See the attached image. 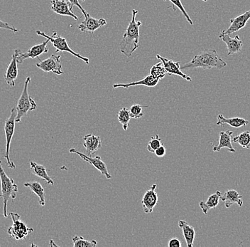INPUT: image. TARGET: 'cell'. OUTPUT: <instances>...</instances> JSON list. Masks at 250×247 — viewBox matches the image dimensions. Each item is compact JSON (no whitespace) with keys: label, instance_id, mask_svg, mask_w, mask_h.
I'll return each mask as SVG.
<instances>
[{"label":"cell","instance_id":"obj_1","mask_svg":"<svg viewBox=\"0 0 250 247\" xmlns=\"http://www.w3.org/2000/svg\"><path fill=\"white\" fill-rule=\"evenodd\" d=\"M227 66V63L219 56L216 50L206 49L195 55L190 62L180 67L181 71L185 69H193L201 68L203 69L218 68L222 69Z\"/></svg>","mask_w":250,"mask_h":247},{"label":"cell","instance_id":"obj_2","mask_svg":"<svg viewBox=\"0 0 250 247\" xmlns=\"http://www.w3.org/2000/svg\"><path fill=\"white\" fill-rule=\"evenodd\" d=\"M132 20L120 44V51L127 57H130L139 47L140 27L142 25L140 21L136 22V16L138 14V11L132 9Z\"/></svg>","mask_w":250,"mask_h":247},{"label":"cell","instance_id":"obj_3","mask_svg":"<svg viewBox=\"0 0 250 247\" xmlns=\"http://www.w3.org/2000/svg\"><path fill=\"white\" fill-rule=\"evenodd\" d=\"M0 180H1V198H3V215L8 217L7 204L10 200H15L18 192V186L15 180L6 174L0 159Z\"/></svg>","mask_w":250,"mask_h":247},{"label":"cell","instance_id":"obj_4","mask_svg":"<svg viewBox=\"0 0 250 247\" xmlns=\"http://www.w3.org/2000/svg\"><path fill=\"white\" fill-rule=\"evenodd\" d=\"M31 81V79L29 76H27L25 80L22 93L16 106V110L17 112L16 123H21V118L27 115L29 112H32L37 109V105L36 104V101L29 96V91H28L29 84H30Z\"/></svg>","mask_w":250,"mask_h":247},{"label":"cell","instance_id":"obj_5","mask_svg":"<svg viewBox=\"0 0 250 247\" xmlns=\"http://www.w3.org/2000/svg\"><path fill=\"white\" fill-rule=\"evenodd\" d=\"M37 34L41 37H45L47 40L51 42L52 43L53 46L56 48V52H59V51H62V52H68L71 54L72 55L76 56L79 59L83 61L86 64H89V59L87 57H84L82 56L79 53L75 52L74 51L70 48L69 45H68V42L65 40L64 37L62 36L59 35L56 32H54L52 36H48V34H45L44 32H42V31L37 30Z\"/></svg>","mask_w":250,"mask_h":247},{"label":"cell","instance_id":"obj_6","mask_svg":"<svg viewBox=\"0 0 250 247\" xmlns=\"http://www.w3.org/2000/svg\"><path fill=\"white\" fill-rule=\"evenodd\" d=\"M17 115V110H16V108H14L11 110L10 115L5 120V123H4V133H5L6 136V153L4 158L6 159L7 166L12 169L16 168L15 164L10 159V146L12 137L15 134Z\"/></svg>","mask_w":250,"mask_h":247},{"label":"cell","instance_id":"obj_7","mask_svg":"<svg viewBox=\"0 0 250 247\" xmlns=\"http://www.w3.org/2000/svg\"><path fill=\"white\" fill-rule=\"evenodd\" d=\"M10 217L12 220V225L8 229V234L16 240H22L34 231L33 228H29L24 223L21 221L20 215L12 212Z\"/></svg>","mask_w":250,"mask_h":247},{"label":"cell","instance_id":"obj_8","mask_svg":"<svg viewBox=\"0 0 250 247\" xmlns=\"http://www.w3.org/2000/svg\"><path fill=\"white\" fill-rule=\"evenodd\" d=\"M39 62L36 64L37 68L44 72H53L55 74L62 75L64 72L62 71L61 56L52 54L46 60H41L37 58Z\"/></svg>","mask_w":250,"mask_h":247},{"label":"cell","instance_id":"obj_9","mask_svg":"<svg viewBox=\"0 0 250 247\" xmlns=\"http://www.w3.org/2000/svg\"><path fill=\"white\" fill-rule=\"evenodd\" d=\"M69 152L70 153L77 154L81 159H83L85 162H88L89 164L93 165L98 171L101 172L102 175H104L107 179H111L112 178V176L109 174L107 165L104 163V161L102 159L101 156H96V157H93L91 156H88L86 154H84V153H81V152L75 149V148H71V149H70Z\"/></svg>","mask_w":250,"mask_h":247},{"label":"cell","instance_id":"obj_10","mask_svg":"<svg viewBox=\"0 0 250 247\" xmlns=\"http://www.w3.org/2000/svg\"><path fill=\"white\" fill-rule=\"evenodd\" d=\"M49 41L47 40L45 42H42V44L34 45L31 46L30 49L26 53L20 52L17 57V64H22L26 59H36L38 58L39 56L42 55L45 53H48L49 51V48L48 47V43Z\"/></svg>","mask_w":250,"mask_h":247},{"label":"cell","instance_id":"obj_11","mask_svg":"<svg viewBox=\"0 0 250 247\" xmlns=\"http://www.w3.org/2000/svg\"><path fill=\"white\" fill-rule=\"evenodd\" d=\"M157 184H154L145 192L142 200V207L146 214L152 213L158 202V195L156 191Z\"/></svg>","mask_w":250,"mask_h":247},{"label":"cell","instance_id":"obj_12","mask_svg":"<svg viewBox=\"0 0 250 247\" xmlns=\"http://www.w3.org/2000/svg\"><path fill=\"white\" fill-rule=\"evenodd\" d=\"M156 58L163 64L164 68H165L166 71H167V75L171 76V75H176L178 76H181L183 79L187 80L188 81H192L191 78L188 75L185 74L181 68H180V63L179 62H173L171 59H167L164 58L163 56L156 55Z\"/></svg>","mask_w":250,"mask_h":247},{"label":"cell","instance_id":"obj_13","mask_svg":"<svg viewBox=\"0 0 250 247\" xmlns=\"http://www.w3.org/2000/svg\"><path fill=\"white\" fill-rule=\"evenodd\" d=\"M51 10L57 15L62 16L73 17L75 20H78V17L73 13V5L68 0H52L51 1Z\"/></svg>","mask_w":250,"mask_h":247},{"label":"cell","instance_id":"obj_14","mask_svg":"<svg viewBox=\"0 0 250 247\" xmlns=\"http://www.w3.org/2000/svg\"><path fill=\"white\" fill-rule=\"evenodd\" d=\"M219 38L226 43L228 48V55H232L240 52L243 46V42L240 40L239 35H236L234 38H231L229 34H225L223 30L219 35Z\"/></svg>","mask_w":250,"mask_h":247},{"label":"cell","instance_id":"obj_15","mask_svg":"<svg viewBox=\"0 0 250 247\" xmlns=\"http://www.w3.org/2000/svg\"><path fill=\"white\" fill-rule=\"evenodd\" d=\"M21 50L15 49L12 54V60L8 66L7 70L4 73V80L8 85L15 87V81L18 76V67H17V57L21 52Z\"/></svg>","mask_w":250,"mask_h":247},{"label":"cell","instance_id":"obj_16","mask_svg":"<svg viewBox=\"0 0 250 247\" xmlns=\"http://www.w3.org/2000/svg\"><path fill=\"white\" fill-rule=\"evenodd\" d=\"M85 18V20L78 26V29L81 32L93 33L97 29L107 24V22L104 19L101 18L98 20V19L93 18L89 13L87 14V16Z\"/></svg>","mask_w":250,"mask_h":247},{"label":"cell","instance_id":"obj_17","mask_svg":"<svg viewBox=\"0 0 250 247\" xmlns=\"http://www.w3.org/2000/svg\"><path fill=\"white\" fill-rule=\"evenodd\" d=\"M250 19V9L247 11L245 13L239 15V16L234 17L229 20V26L227 30H223L225 34H230L234 32H238L242 28L246 26L247 23Z\"/></svg>","mask_w":250,"mask_h":247},{"label":"cell","instance_id":"obj_18","mask_svg":"<svg viewBox=\"0 0 250 247\" xmlns=\"http://www.w3.org/2000/svg\"><path fill=\"white\" fill-rule=\"evenodd\" d=\"M83 146L85 148L87 156H92L102 148V140L100 136L93 134H87L83 137Z\"/></svg>","mask_w":250,"mask_h":247},{"label":"cell","instance_id":"obj_19","mask_svg":"<svg viewBox=\"0 0 250 247\" xmlns=\"http://www.w3.org/2000/svg\"><path fill=\"white\" fill-rule=\"evenodd\" d=\"M233 132L231 131H221L218 144L213 147L214 152H219L222 148H228L231 153H235V149L232 145V137Z\"/></svg>","mask_w":250,"mask_h":247},{"label":"cell","instance_id":"obj_20","mask_svg":"<svg viewBox=\"0 0 250 247\" xmlns=\"http://www.w3.org/2000/svg\"><path fill=\"white\" fill-rule=\"evenodd\" d=\"M220 200L224 202L226 208H229L232 204H238L242 207L243 204L242 196L238 192L234 190H228L220 197Z\"/></svg>","mask_w":250,"mask_h":247},{"label":"cell","instance_id":"obj_21","mask_svg":"<svg viewBox=\"0 0 250 247\" xmlns=\"http://www.w3.org/2000/svg\"><path fill=\"white\" fill-rule=\"evenodd\" d=\"M159 79H156L154 76L151 75H148L146 76L145 79L140 80L138 81H134V82L128 83V84H115L112 86L114 89L117 88H125L129 89L132 87H135V86L142 85L145 86L147 87H154L157 85L159 83Z\"/></svg>","mask_w":250,"mask_h":247},{"label":"cell","instance_id":"obj_22","mask_svg":"<svg viewBox=\"0 0 250 247\" xmlns=\"http://www.w3.org/2000/svg\"><path fill=\"white\" fill-rule=\"evenodd\" d=\"M29 165H30V170L32 172L33 175L39 177V178L44 180L47 184L54 185V181L51 179V177L48 176L46 167L44 165H39V164L33 162V161H31Z\"/></svg>","mask_w":250,"mask_h":247},{"label":"cell","instance_id":"obj_23","mask_svg":"<svg viewBox=\"0 0 250 247\" xmlns=\"http://www.w3.org/2000/svg\"><path fill=\"white\" fill-rule=\"evenodd\" d=\"M249 123L248 120L245 118H240V117H234V118H226L223 116L222 114L218 115V121H217V126H225V125H229L231 127L238 128L247 126Z\"/></svg>","mask_w":250,"mask_h":247},{"label":"cell","instance_id":"obj_24","mask_svg":"<svg viewBox=\"0 0 250 247\" xmlns=\"http://www.w3.org/2000/svg\"><path fill=\"white\" fill-rule=\"evenodd\" d=\"M179 226L182 229L183 234H184L188 247H193L195 237L194 227L189 225L185 220H180Z\"/></svg>","mask_w":250,"mask_h":247},{"label":"cell","instance_id":"obj_25","mask_svg":"<svg viewBox=\"0 0 250 247\" xmlns=\"http://www.w3.org/2000/svg\"><path fill=\"white\" fill-rule=\"evenodd\" d=\"M222 192L217 191L209 196L207 201H201L199 203V207L202 209L203 213L207 215L208 212L211 209H215L218 205Z\"/></svg>","mask_w":250,"mask_h":247},{"label":"cell","instance_id":"obj_26","mask_svg":"<svg viewBox=\"0 0 250 247\" xmlns=\"http://www.w3.org/2000/svg\"><path fill=\"white\" fill-rule=\"evenodd\" d=\"M24 186L30 189L31 191L37 195L39 198V203L42 207L46 205V192L44 188L39 182H26Z\"/></svg>","mask_w":250,"mask_h":247},{"label":"cell","instance_id":"obj_27","mask_svg":"<svg viewBox=\"0 0 250 247\" xmlns=\"http://www.w3.org/2000/svg\"><path fill=\"white\" fill-rule=\"evenodd\" d=\"M232 142L239 144L245 149L250 148V132L249 131H244L238 135L232 138Z\"/></svg>","mask_w":250,"mask_h":247},{"label":"cell","instance_id":"obj_28","mask_svg":"<svg viewBox=\"0 0 250 247\" xmlns=\"http://www.w3.org/2000/svg\"><path fill=\"white\" fill-rule=\"evenodd\" d=\"M117 117H118V120L120 124L123 126V130L126 131L129 127V123L131 119L129 109L127 108H123L121 110L119 111Z\"/></svg>","mask_w":250,"mask_h":247},{"label":"cell","instance_id":"obj_29","mask_svg":"<svg viewBox=\"0 0 250 247\" xmlns=\"http://www.w3.org/2000/svg\"><path fill=\"white\" fill-rule=\"evenodd\" d=\"M73 243L74 247H95L98 245L96 240H87L84 237L77 235L73 237Z\"/></svg>","mask_w":250,"mask_h":247},{"label":"cell","instance_id":"obj_30","mask_svg":"<svg viewBox=\"0 0 250 247\" xmlns=\"http://www.w3.org/2000/svg\"><path fill=\"white\" fill-rule=\"evenodd\" d=\"M167 74V71H166L162 63L156 64V65L153 66L150 69V75L154 76L156 79L159 80L163 79Z\"/></svg>","mask_w":250,"mask_h":247},{"label":"cell","instance_id":"obj_31","mask_svg":"<svg viewBox=\"0 0 250 247\" xmlns=\"http://www.w3.org/2000/svg\"><path fill=\"white\" fill-rule=\"evenodd\" d=\"M148 107L147 106H143L140 104H134L131 106L129 109V115L131 118L139 119L144 116L143 108Z\"/></svg>","mask_w":250,"mask_h":247},{"label":"cell","instance_id":"obj_32","mask_svg":"<svg viewBox=\"0 0 250 247\" xmlns=\"http://www.w3.org/2000/svg\"><path fill=\"white\" fill-rule=\"evenodd\" d=\"M164 1H167V0H164ZM173 4V7L172 8H173L174 10H176V8H178L182 12L183 15L185 17V18L187 19L188 22L189 23L190 25L193 24V22L192 21L191 19H190V16H189L188 14L187 13L186 9H184V6H183L182 2H181V0H169Z\"/></svg>","mask_w":250,"mask_h":247},{"label":"cell","instance_id":"obj_33","mask_svg":"<svg viewBox=\"0 0 250 247\" xmlns=\"http://www.w3.org/2000/svg\"><path fill=\"white\" fill-rule=\"evenodd\" d=\"M162 145V139L159 135L151 137L147 145V151L150 153H155L156 150Z\"/></svg>","mask_w":250,"mask_h":247},{"label":"cell","instance_id":"obj_34","mask_svg":"<svg viewBox=\"0 0 250 247\" xmlns=\"http://www.w3.org/2000/svg\"><path fill=\"white\" fill-rule=\"evenodd\" d=\"M0 29H7V30H10L14 32H19L18 29H16L14 26H10L8 23L1 21V20H0Z\"/></svg>","mask_w":250,"mask_h":247},{"label":"cell","instance_id":"obj_35","mask_svg":"<svg viewBox=\"0 0 250 247\" xmlns=\"http://www.w3.org/2000/svg\"><path fill=\"white\" fill-rule=\"evenodd\" d=\"M155 153L157 157H164L166 153H167V149H166L165 147H164L163 145H162L159 148L156 150L155 153Z\"/></svg>","mask_w":250,"mask_h":247},{"label":"cell","instance_id":"obj_36","mask_svg":"<svg viewBox=\"0 0 250 247\" xmlns=\"http://www.w3.org/2000/svg\"><path fill=\"white\" fill-rule=\"evenodd\" d=\"M181 242L177 238L171 239L168 242V247H181Z\"/></svg>","mask_w":250,"mask_h":247},{"label":"cell","instance_id":"obj_37","mask_svg":"<svg viewBox=\"0 0 250 247\" xmlns=\"http://www.w3.org/2000/svg\"><path fill=\"white\" fill-rule=\"evenodd\" d=\"M69 2L71 3L72 4H73V6H77L78 8L81 9V12H82V13L83 14L84 17L87 16V12H86L85 9L83 8L82 6L80 4L79 1H78V0H68Z\"/></svg>","mask_w":250,"mask_h":247},{"label":"cell","instance_id":"obj_38","mask_svg":"<svg viewBox=\"0 0 250 247\" xmlns=\"http://www.w3.org/2000/svg\"><path fill=\"white\" fill-rule=\"evenodd\" d=\"M203 1H207L208 0H203Z\"/></svg>","mask_w":250,"mask_h":247},{"label":"cell","instance_id":"obj_39","mask_svg":"<svg viewBox=\"0 0 250 247\" xmlns=\"http://www.w3.org/2000/svg\"><path fill=\"white\" fill-rule=\"evenodd\" d=\"M1 198V195H0V198Z\"/></svg>","mask_w":250,"mask_h":247},{"label":"cell","instance_id":"obj_40","mask_svg":"<svg viewBox=\"0 0 250 247\" xmlns=\"http://www.w3.org/2000/svg\"><path fill=\"white\" fill-rule=\"evenodd\" d=\"M83 1H85V0H83Z\"/></svg>","mask_w":250,"mask_h":247}]
</instances>
